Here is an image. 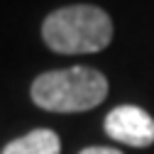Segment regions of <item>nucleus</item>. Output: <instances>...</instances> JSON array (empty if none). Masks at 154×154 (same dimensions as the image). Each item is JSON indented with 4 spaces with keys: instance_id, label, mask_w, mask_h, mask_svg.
<instances>
[{
    "instance_id": "f257e3e1",
    "label": "nucleus",
    "mask_w": 154,
    "mask_h": 154,
    "mask_svg": "<svg viewBox=\"0 0 154 154\" xmlns=\"http://www.w3.org/2000/svg\"><path fill=\"white\" fill-rule=\"evenodd\" d=\"M37 108L49 112H86L108 95V79L91 66H71L37 76L29 88Z\"/></svg>"
},
{
    "instance_id": "f03ea898",
    "label": "nucleus",
    "mask_w": 154,
    "mask_h": 154,
    "mask_svg": "<svg viewBox=\"0 0 154 154\" xmlns=\"http://www.w3.org/2000/svg\"><path fill=\"white\" fill-rule=\"evenodd\" d=\"M42 39L56 54H93L112 39V20L95 5H66L42 25Z\"/></svg>"
},
{
    "instance_id": "7ed1b4c3",
    "label": "nucleus",
    "mask_w": 154,
    "mask_h": 154,
    "mask_svg": "<svg viewBox=\"0 0 154 154\" xmlns=\"http://www.w3.org/2000/svg\"><path fill=\"white\" fill-rule=\"evenodd\" d=\"M105 132L120 144L142 149L154 144V118L137 105H118L105 118Z\"/></svg>"
},
{
    "instance_id": "20e7f679",
    "label": "nucleus",
    "mask_w": 154,
    "mask_h": 154,
    "mask_svg": "<svg viewBox=\"0 0 154 154\" xmlns=\"http://www.w3.org/2000/svg\"><path fill=\"white\" fill-rule=\"evenodd\" d=\"M3 154H61V140L54 130L39 127L5 144Z\"/></svg>"
},
{
    "instance_id": "39448f33",
    "label": "nucleus",
    "mask_w": 154,
    "mask_h": 154,
    "mask_svg": "<svg viewBox=\"0 0 154 154\" xmlns=\"http://www.w3.org/2000/svg\"><path fill=\"white\" fill-rule=\"evenodd\" d=\"M79 154H122V152L115 149V147H86Z\"/></svg>"
}]
</instances>
